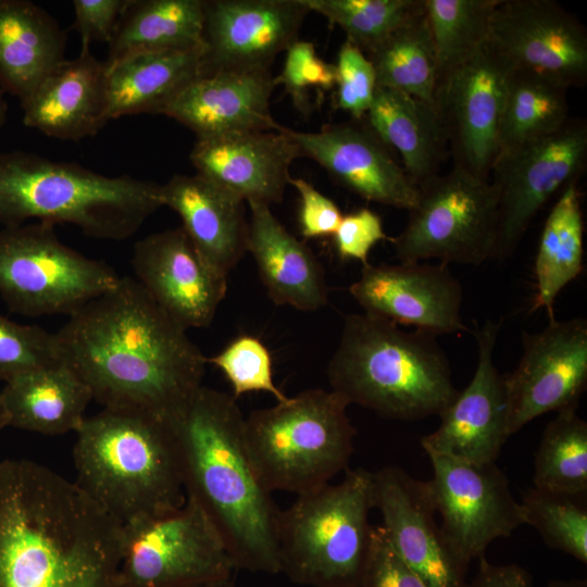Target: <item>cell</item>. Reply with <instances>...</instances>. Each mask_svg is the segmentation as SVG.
I'll list each match as a JSON object with an SVG mask.
<instances>
[{
	"mask_svg": "<svg viewBox=\"0 0 587 587\" xmlns=\"http://www.w3.org/2000/svg\"><path fill=\"white\" fill-rule=\"evenodd\" d=\"M60 357L110 409L178 417L202 386L208 358L133 277L68 316Z\"/></svg>",
	"mask_w": 587,
	"mask_h": 587,
	"instance_id": "cell-1",
	"label": "cell"
},
{
	"mask_svg": "<svg viewBox=\"0 0 587 587\" xmlns=\"http://www.w3.org/2000/svg\"><path fill=\"white\" fill-rule=\"evenodd\" d=\"M124 525L75 482L0 461V587H118Z\"/></svg>",
	"mask_w": 587,
	"mask_h": 587,
	"instance_id": "cell-2",
	"label": "cell"
},
{
	"mask_svg": "<svg viewBox=\"0 0 587 587\" xmlns=\"http://www.w3.org/2000/svg\"><path fill=\"white\" fill-rule=\"evenodd\" d=\"M171 425L186 497L208 516L236 570L280 573V510L253 464L236 399L201 386Z\"/></svg>",
	"mask_w": 587,
	"mask_h": 587,
	"instance_id": "cell-3",
	"label": "cell"
},
{
	"mask_svg": "<svg viewBox=\"0 0 587 587\" xmlns=\"http://www.w3.org/2000/svg\"><path fill=\"white\" fill-rule=\"evenodd\" d=\"M75 483L124 526L163 515L186 500L170 422L103 408L76 430Z\"/></svg>",
	"mask_w": 587,
	"mask_h": 587,
	"instance_id": "cell-4",
	"label": "cell"
},
{
	"mask_svg": "<svg viewBox=\"0 0 587 587\" xmlns=\"http://www.w3.org/2000/svg\"><path fill=\"white\" fill-rule=\"evenodd\" d=\"M436 337L365 312L349 314L327 366L330 389L382 417L438 416L459 390Z\"/></svg>",
	"mask_w": 587,
	"mask_h": 587,
	"instance_id": "cell-5",
	"label": "cell"
},
{
	"mask_svg": "<svg viewBox=\"0 0 587 587\" xmlns=\"http://www.w3.org/2000/svg\"><path fill=\"white\" fill-rule=\"evenodd\" d=\"M162 205L161 185L105 176L76 162L34 152L0 151V225L29 220L72 224L97 239L133 236Z\"/></svg>",
	"mask_w": 587,
	"mask_h": 587,
	"instance_id": "cell-6",
	"label": "cell"
},
{
	"mask_svg": "<svg viewBox=\"0 0 587 587\" xmlns=\"http://www.w3.org/2000/svg\"><path fill=\"white\" fill-rule=\"evenodd\" d=\"M373 472L347 470L338 484L297 496L279 512L280 572L311 587H361L373 527Z\"/></svg>",
	"mask_w": 587,
	"mask_h": 587,
	"instance_id": "cell-7",
	"label": "cell"
},
{
	"mask_svg": "<svg viewBox=\"0 0 587 587\" xmlns=\"http://www.w3.org/2000/svg\"><path fill=\"white\" fill-rule=\"evenodd\" d=\"M348 401L329 389H307L245 417L253 464L267 489L297 496L349 469L357 430Z\"/></svg>",
	"mask_w": 587,
	"mask_h": 587,
	"instance_id": "cell-8",
	"label": "cell"
},
{
	"mask_svg": "<svg viewBox=\"0 0 587 587\" xmlns=\"http://www.w3.org/2000/svg\"><path fill=\"white\" fill-rule=\"evenodd\" d=\"M121 276L105 262L63 243L54 225L35 222L0 230V296L25 316L77 312Z\"/></svg>",
	"mask_w": 587,
	"mask_h": 587,
	"instance_id": "cell-9",
	"label": "cell"
},
{
	"mask_svg": "<svg viewBox=\"0 0 587 587\" xmlns=\"http://www.w3.org/2000/svg\"><path fill=\"white\" fill-rule=\"evenodd\" d=\"M404 229L390 241L400 262L480 265L491 259L498 228V192L490 179L454 167L417 186Z\"/></svg>",
	"mask_w": 587,
	"mask_h": 587,
	"instance_id": "cell-10",
	"label": "cell"
},
{
	"mask_svg": "<svg viewBox=\"0 0 587 587\" xmlns=\"http://www.w3.org/2000/svg\"><path fill=\"white\" fill-rule=\"evenodd\" d=\"M216 529L190 498L178 509L124 526L118 587H195L233 579Z\"/></svg>",
	"mask_w": 587,
	"mask_h": 587,
	"instance_id": "cell-11",
	"label": "cell"
},
{
	"mask_svg": "<svg viewBox=\"0 0 587 587\" xmlns=\"http://www.w3.org/2000/svg\"><path fill=\"white\" fill-rule=\"evenodd\" d=\"M586 157L583 120H570L550 135L500 152L489 176L498 192L492 260L512 255L537 212L561 187L576 180Z\"/></svg>",
	"mask_w": 587,
	"mask_h": 587,
	"instance_id": "cell-12",
	"label": "cell"
},
{
	"mask_svg": "<svg viewBox=\"0 0 587 587\" xmlns=\"http://www.w3.org/2000/svg\"><path fill=\"white\" fill-rule=\"evenodd\" d=\"M484 49L508 72L544 77L565 88L587 82V33L552 0H500Z\"/></svg>",
	"mask_w": 587,
	"mask_h": 587,
	"instance_id": "cell-13",
	"label": "cell"
},
{
	"mask_svg": "<svg viewBox=\"0 0 587 587\" xmlns=\"http://www.w3.org/2000/svg\"><path fill=\"white\" fill-rule=\"evenodd\" d=\"M433 476L426 480L440 529L453 554L466 566L485 557L496 539L510 537L524 524L520 501L496 462L472 464L428 455Z\"/></svg>",
	"mask_w": 587,
	"mask_h": 587,
	"instance_id": "cell-14",
	"label": "cell"
},
{
	"mask_svg": "<svg viewBox=\"0 0 587 587\" xmlns=\"http://www.w3.org/2000/svg\"><path fill=\"white\" fill-rule=\"evenodd\" d=\"M517 366L502 375L509 436L548 412L576 410L587 385V321L549 320L523 333Z\"/></svg>",
	"mask_w": 587,
	"mask_h": 587,
	"instance_id": "cell-15",
	"label": "cell"
},
{
	"mask_svg": "<svg viewBox=\"0 0 587 587\" xmlns=\"http://www.w3.org/2000/svg\"><path fill=\"white\" fill-rule=\"evenodd\" d=\"M309 13L303 0H204L201 75L270 71Z\"/></svg>",
	"mask_w": 587,
	"mask_h": 587,
	"instance_id": "cell-16",
	"label": "cell"
},
{
	"mask_svg": "<svg viewBox=\"0 0 587 587\" xmlns=\"http://www.w3.org/2000/svg\"><path fill=\"white\" fill-rule=\"evenodd\" d=\"M508 72L485 49L450 73L436 89L453 166L489 179L500 153Z\"/></svg>",
	"mask_w": 587,
	"mask_h": 587,
	"instance_id": "cell-17",
	"label": "cell"
},
{
	"mask_svg": "<svg viewBox=\"0 0 587 587\" xmlns=\"http://www.w3.org/2000/svg\"><path fill=\"white\" fill-rule=\"evenodd\" d=\"M349 292L365 313L435 336L469 330L462 322L463 291L445 263L370 264Z\"/></svg>",
	"mask_w": 587,
	"mask_h": 587,
	"instance_id": "cell-18",
	"label": "cell"
},
{
	"mask_svg": "<svg viewBox=\"0 0 587 587\" xmlns=\"http://www.w3.org/2000/svg\"><path fill=\"white\" fill-rule=\"evenodd\" d=\"M500 323L476 326L477 366L470 384L438 415L437 429L421 438L428 455L487 464L496 462L508 433V407L502 375L492 353Z\"/></svg>",
	"mask_w": 587,
	"mask_h": 587,
	"instance_id": "cell-19",
	"label": "cell"
},
{
	"mask_svg": "<svg viewBox=\"0 0 587 587\" xmlns=\"http://www.w3.org/2000/svg\"><path fill=\"white\" fill-rule=\"evenodd\" d=\"M373 508L398 557L428 587H465L466 570L436 522L427 483L389 465L373 472Z\"/></svg>",
	"mask_w": 587,
	"mask_h": 587,
	"instance_id": "cell-20",
	"label": "cell"
},
{
	"mask_svg": "<svg viewBox=\"0 0 587 587\" xmlns=\"http://www.w3.org/2000/svg\"><path fill=\"white\" fill-rule=\"evenodd\" d=\"M132 265L135 279L186 330L213 322L227 277L207 264L182 226L138 240Z\"/></svg>",
	"mask_w": 587,
	"mask_h": 587,
	"instance_id": "cell-21",
	"label": "cell"
},
{
	"mask_svg": "<svg viewBox=\"0 0 587 587\" xmlns=\"http://www.w3.org/2000/svg\"><path fill=\"white\" fill-rule=\"evenodd\" d=\"M284 132L302 157L320 164L340 186L364 200L408 210L414 209L419 188L370 127L355 123L324 125L317 132Z\"/></svg>",
	"mask_w": 587,
	"mask_h": 587,
	"instance_id": "cell-22",
	"label": "cell"
},
{
	"mask_svg": "<svg viewBox=\"0 0 587 587\" xmlns=\"http://www.w3.org/2000/svg\"><path fill=\"white\" fill-rule=\"evenodd\" d=\"M300 148L284 132H242L196 139L189 159L197 174L240 200L271 207L282 202L289 168Z\"/></svg>",
	"mask_w": 587,
	"mask_h": 587,
	"instance_id": "cell-23",
	"label": "cell"
},
{
	"mask_svg": "<svg viewBox=\"0 0 587 587\" xmlns=\"http://www.w3.org/2000/svg\"><path fill=\"white\" fill-rule=\"evenodd\" d=\"M271 71L216 72L189 82L161 111L197 139L242 132L275 130L270 110Z\"/></svg>",
	"mask_w": 587,
	"mask_h": 587,
	"instance_id": "cell-24",
	"label": "cell"
},
{
	"mask_svg": "<svg viewBox=\"0 0 587 587\" xmlns=\"http://www.w3.org/2000/svg\"><path fill=\"white\" fill-rule=\"evenodd\" d=\"M23 123L46 136L79 140L95 136L109 121L107 62L90 47L62 61L21 102Z\"/></svg>",
	"mask_w": 587,
	"mask_h": 587,
	"instance_id": "cell-25",
	"label": "cell"
},
{
	"mask_svg": "<svg viewBox=\"0 0 587 587\" xmlns=\"http://www.w3.org/2000/svg\"><path fill=\"white\" fill-rule=\"evenodd\" d=\"M161 200L179 215L207 264L227 277L248 251L245 201L199 174L172 176L161 185Z\"/></svg>",
	"mask_w": 587,
	"mask_h": 587,
	"instance_id": "cell-26",
	"label": "cell"
},
{
	"mask_svg": "<svg viewBox=\"0 0 587 587\" xmlns=\"http://www.w3.org/2000/svg\"><path fill=\"white\" fill-rule=\"evenodd\" d=\"M248 204V251L271 300L300 311L326 305L325 273L312 250L278 221L270 205Z\"/></svg>",
	"mask_w": 587,
	"mask_h": 587,
	"instance_id": "cell-27",
	"label": "cell"
},
{
	"mask_svg": "<svg viewBox=\"0 0 587 587\" xmlns=\"http://www.w3.org/2000/svg\"><path fill=\"white\" fill-rule=\"evenodd\" d=\"M66 33L41 7L0 0V88L24 101L65 60Z\"/></svg>",
	"mask_w": 587,
	"mask_h": 587,
	"instance_id": "cell-28",
	"label": "cell"
},
{
	"mask_svg": "<svg viewBox=\"0 0 587 587\" xmlns=\"http://www.w3.org/2000/svg\"><path fill=\"white\" fill-rule=\"evenodd\" d=\"M91 400L88 386L63 362L22 374L0 389L7 427L49 436L76 433Z\"/></svg>",
	"mask_w": 587,
	"mask_h": 587,
	"instance_id": "cell-29",
	"label": "cell"
},
{
	"mask_svg": "<svg viewBox=\"0 0 587 587\" xmlns=\"http://www.w3.org/2000/svg\"><path fill=\"white\" fill-rule=\"evenodd\" d=\"M203 51L202 45L136 52L105 61L110 120L140 113L160 114L189 82L201 75Z\"/></svg>",
	"mask_w": 587,
	"mask_h": 587,
	"instance_id": "cell-30",
	"label": "cell"
},
{
	"mask_svg": "<svg viewBox=\"0 0 587 587\" xmlns=\"http://www.w3.org/2000/svg\"><path fill=\"white\" fill-rule=\"evenodd\" d=\"M365 117L375 135L400 154L405 174L416 186L438 174L448 141L435 107L376 86Z\"/></svg>",
	"mask_w": 587,
	"mask_h": 587,
	"instance_id": "cell-31",
	"label": "cell"
},
{
	"mask_svg": "<svg viewBox=\"0 0 587 587\" xmlns=\"http://www.w3.org/2000/svg\"><path fill=\"white\" fill-rule=\"evenodd\" d=\"M203 20L204 0H129L108 43L105 61L202 46Z\"/></svg>",
	"mask_w": 587,
	"mask_h": 587,
	"instance_id": "cell-32",
	"label": "cell"
},
{
	"mask_svg": "<svg viewBox=\"0 0 587 587\" xmlns=\"http://www.w3.org/2000/svg\"><path fill=\"white\" fill-rule=\"evenodd\" d=\"M584 268V221L576 180L569 183L542 228L535 259L536 294L532 311L554 319L557 297Z\"/></svg>",
	"mask_w": 587,
	"mask_h": 587,
	"instance_id": "cell-33",
	"label": "cell"
},
{
	"mask_svg": "<svg viewBox=\"0 0 587 587\" xmlns=\"http://www.w3.org/2000/svg\"><path fill=\"white\" fill-rule=\"evenodd\" d=\"M365 55L374 67L377 86L435 107L437 63L425 12L396 29Z\"/></svg>",
	"mask_w": 587,
	"mask_h": 587,
	"instance_id": "cell-34",
	"label": "cell"
},
{
	"mask_svg": "<svg viewBox=\"0 0 587 587\" xmlns=\"http://www.w3.org/2000/svg\"><path fill=\"white\" fill-rule=\"evenodd\" d=\"M566 95L567 88L544 77L508 73L500 152L562 128L570 121Z\"/></svg>",
	"mask_w": 587,
	"mask_h": 587,
	"instance_id": "cell-35",
	"label": "cell"
},
{
	"mask_svg": "<svg viewBox=\"0 0 587 587\" xmlns=\"http://www.w3.org/2000/svg\"><path fill=\"white\" fill-rule=\"evenodd\" d=\"M499 1L424 0L436 53L437 86L484 49Z\"/></svg>",
	"mask_w": 587,
	"mask_h": 587,
	"instance_id": "cell-36",
	"label": "cell"
},
{
	"mask_svg": "<svg viewBox=\"0 0 587 587\" xmlns=\"http://www.w3.org/2000/svg\"><path fill=\"white\" fill-rule=\"evenodd\" d=\"M535 488L586 496L587 423L576 410L557 413L546 426L534 459Z\"/></svg>",
	"mask_w": 587,
	"mask_h": 587,
	"instance_id": "cell-37",
	"label": "cell"
},
{
	"mask_svg": "<svg viewBox=\"0 0 587 587\" xmlns=\"http://www.w3.org/2000/svg\"><path fill=\"white\" fill-rule=\"evenodd\" d=\"M310 12L338 26L347 40L367 53L391 33L424 12V0H303Z\"/></svg>",
	"mask_w": 587,
	"mask_h": 587,
	"instance_id": "cell-38",
	"label": "cell"
},
{
	"mask_svg": "<svg viewBox=\"0 0 587 587\" xmlns=\"http://www.w3.org/2000/svg\"><path fill=\"white\" fill-rule=\"evenodd\" d=\"M586 496L528 488L520 501L524 524L533 526L545 544L587 563Z\"/></svg>",
	"mask_w": 587,
	"mask_h": 587,
	"instance_id": "cell-39",
	"label": "cell"
},
{
	"mask_svg": "<svg viewBox=\"0 0 587 587\" xmlns=\"http://www.w3.org/2000/svg\"><path fill=\"white\" fill-rule=\"evenodd\" d=\"M208 362L224 374L235 399L255 391L268 392L277 402L288 399L275 385L270 351L257 337L241 335L235 338L221 352L208 359Z\"/></svg>",
	"mask_w": 587,
	"mask_h": 587,
	"instance_id": "cell-40",
	"label": "cell"
},
{
	"mask_svg": "<svg viewBox=\"0 0 587 587\" xmlns=\"http://www.w3.org/2000/svg\"><path fill=\"white\" fill-rule=\"evenodd\" d=\"M61 362L55 334L0 314V382Z\"/></svg>",
	"mask_w": 587,
	"mask_h": 587,
	"instance_id": "cell-41",
	"label": "cell"
},
{
	"mask_svg": "<svg viewBox=\"0 0 587 587\" xmlns=\"http://www.w3.org/2000/svg\"><path fill=\"white\" fill-rule=\"evenodd\" d=\"M280 73L274 76L275 86L282 85L294 107L304 115L312 111V97L323 99L336 87V66L316 53L312 42L298 40L286 51Z\"/></svg>",
	"mask_w": 587,
	"mask_h": 587,
	"instance_id": "cell-42",
	"label": "cell"
},
{
	"mask_svg": "<svg viewBox=\"0 0 587 587\" xmlns=\"http://www.w3.org/2000/svg\"><path fill=\"white\" fill-rule=\"evenodd\" d=\"M336 66V107L355 120L365 117L376 89L374 67L357 46L346 39Z\"/></svg>",
	"mask_w": 587,
	"mask_h": 587,
	"instance_id": "cell-43",
	"label": "cell"
},
{
	"mask_svg": "<svg viewBox=\"0 0 587 587\" xmlns=\"http://www.w3.org/2000/svg\"><path fill=\"white\" fill-rule=\"evenodd\" d=\"M333 239L341 260H357L364 265L369 263L373 247L388 237L380 216L367 208H361L342 216Z\"/></svg>",
	"mask_w": 587,
	"mask_h": 587,
	"instance_id": "cell-44",
	"label": "cell"
},
{
	"mask_svg": "<svg viewBox=\"0 0 587 587\" xmlns=\"http://www.w3.org/2000/svg\"><path fill=\"white\" fill-rule=\"evenodd\" d=\"M361 587H428L398 557L382 526L373 527L372 548Z\"/></svg>",
	"mask_w": 587,
	"mask_h": 587,
	"instance_id": "cell-45",
	"label": "cell"
},
{
	"mask_svg": "<svg viewBox=\"0 0 587 587\" xmlns=\"http://www.w3.org/2000/svg\"><path fill=\"white\" fill-rule=\"evenodd\" d=\"M289 185L298 191L300 199L299 227L304 238L333 236L342 213L338 205L303 178H290Z\"/></svg>",
	"mask_w": 587,
	"mask_h": 587,
	"instance_id": "cell-46",
	"label": "cell"
},
{
	"mask_svg": "<svg viewBox=\"0 0 587 587\" xmlns=\"http://www.w3.org/2000/svg\"><path fill=\"white\" fill-rule=\"evenodd\" d=\"M129 0H74L73 27L82 47L95 41L109 43Z\"/></svg>",
	"mask_w": 587,
	"mask_h": 587,
	"instance_id": "cell-47",
	"label": "cell"
},
{
	"mask_svg": "<svg viewBox=\"0 0 587 587\" xmlns=\"http://www.w3.org/2000/svg\"><path fill=\"white\" fill-rule=\"evenodd\" d=\"M478 560V570L465 587H535L530 574L517 564H494L485 557Z\"/></svg>",
	"mask_w": 587,
	"mask_h": 587,
	"instance_id": "cell-48",
	"label": "cell"
},
{
	"mask_svg": "<svg viewBox=\"0 0 587 587\" xmlns=\"http://www.w3.org/2000/svg\"><path fill=\"white\" fill-rule=\"evenodd\" d=\"M545 587H587L586 580L570 579V580H551Z\"/></svg>",
	"mask_w": 587,
	"mask_h": 587,
	"instance_id": "cell-49",
	"label": "cell"
},
{
	"mask_svg": "<svg viewBox=\"0 0 587 587\" xmlns=\"http://www.w3.org/2000/svg\"><path fill=\"white\" fill-rule=\"evenodd\" d=\"M8 113V103L4 99V92L0 88V129L3 127Z\"/></svg>",
	"mask_w": 587,
	"mask_h": 587,
	"instance_id": "cell-50",
	"label": "cell"
},
{
	"mask_svg": "<svg viewBox=\"0 0 587 587\" xmlns=\"http://www.w3.org/2000/svg\"><path fill=\"white\" fill-rule=\"evenodd\" d=\"M195 587H237L233 579L218 582V583H212V584H205Z\"/></svg>",
	"mask_w": 587,
	"mask_h": 587,
	"instance_id": "cell-51",
	"label": "cell"
},
{
	"mask_svg": "<svg viewBox=\"0 0 587 587\" xmlns=\"http://www.w3.org/2000/svg\"><path fill=\"white\" fill-rule=\"evenodd\" d=\"M5 427H7L5 417H4L2 405H1V402H0V433Z\"/></svg>",
	"mask_w": 587,
	"mask_h": 587,
	"instance_id": "cell-52",
	"label": "cell"
}]
</instances>
